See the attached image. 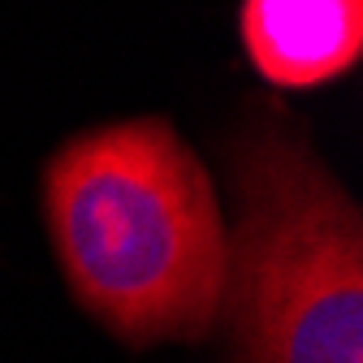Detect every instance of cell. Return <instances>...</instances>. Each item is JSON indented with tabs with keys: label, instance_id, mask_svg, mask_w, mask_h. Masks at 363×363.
<instances>
[{
	"label": "cell",
	"instance_id": "cell-2",
	"mask_svg": "<svg viewBox=\"0 0 363 363\" xmlns=\"http://www.w3.org/2000/svg\"><path fill=\"white\" fill-rule=\"evenodd\" d=\"M234 220L220 320L234 363H363V216L298 134L230 156Z\"/></svg>",
	"mask_w": 363,
	"mask_h": 363
},
{
	"label": "cell",
	"instance_id": "cell-1",
	"mask_svg": "<svg viewBox=\"0 0 363 363\" xmlns=\"http://www.w3.org/2000/svg\"><path fill=\"white\" fill-rule=\"evenodd\" d=\"M43 225L74 303L130 346L220 320L230 220L199 152L164 117L65 139L43 164Z\"/></svg>",
	"mask_w": 363,
	"mask_h": 363
},
{
	"label": "cell",
	"instance_id": "cell-3",
	"mask_svg": "<svg viewBox=\"0 0 363 363\" xmlns=\"http://www.w3.org/2000/svg\"><path fill=\"white\" fill-rule=\"evenodd\" d=\"M251 65L277 86H320L363 52L359 0H247L238 9Z\"/></svg>",
	"mask_w": 363,
	"mask_h": 363
}]
</instances>
